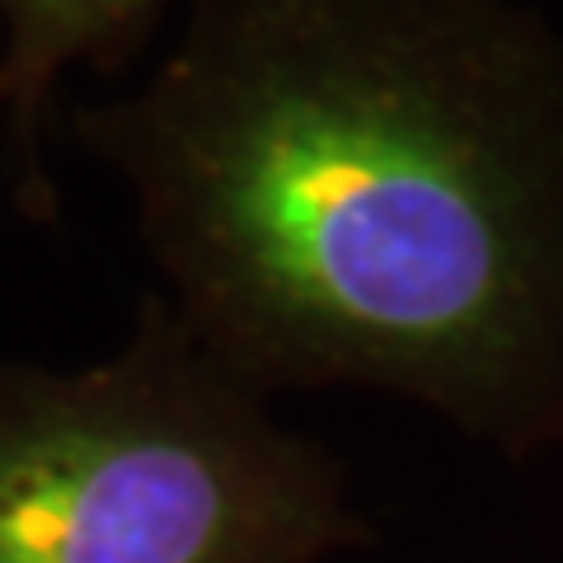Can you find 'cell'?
Masks as SVG:
<instances>
[{
	"label": "cell",
	"instance_id": "obj_1",
	"mask_svg": "<svg viewBox=\"0 0 563 563\" xmlns=\"http://www.w3.org/2000/svg\"><path fill=\"white\" fill-rule=\"evenodd\" d=\"M161 301L258 395L563 446V38L526 0H184L85 118Z\"/></svg>",
	"mask_w": 563,
	"mask_h": 563
},
{
	"label": "cell",
	"instance_id": "obj_3",
	"mask_svg": "<svg viewBox=\"0 0 563 563\" xmlns=\"http://www.w3.org/2000/svg\"><path fill=\"white\" fill-rule=\"evenodd\" d=\"M0 5L10 14L5 90L20 118L33 122L62 66L128 38L165 0H0Z\"/></svg>",
	"mask_w": 563,
	"mask_h": 563
},
{
	"label": "cell",
	"instance_id": "obj_2",
	"mask_svg": "<svg viewBox=\"0 0 563 563\" xmlns=\"http://www.w3.org/2000/svg\"><path fill=\"white\" fill-rule=\"evenodd\" d=\"M352 474L146 296L113 357L0 372V563H329Z\"/></svg>",
	"mask_w": 563,
	"mask_h": 563
}]
</instances>
